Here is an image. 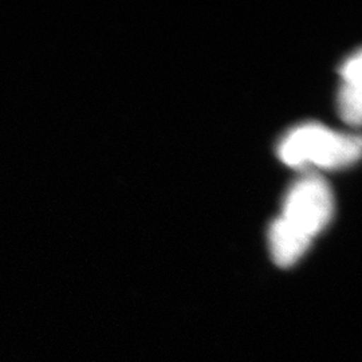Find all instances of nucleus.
Masks as SVG:
<instances>
[{
  "mask_svg": "<svg viewBox=\"0 0 362 362\" xmlns=\"http://www.w3.org/2000/svg\"><path fill=\"white\" fill-rule=\"evenodd\" d=\"M333 211V194L324 179L310 175L298 180L286 194L281 218L269 231L275 263L288 267L302 258L311 240L329 224Z\"/></svg>",
  "mask_w": 362,
  "mask_h": 362,
  "instance_id": "1",
  "label": "nucleus"
},
{
  "mask_svg": "<svg viewBox=\"0 0 362 362\" xmlns=\"http://www.w3.org/2000/svg\"><path fill=\"white\" fill-rule=\"evenodd\" d=\"M278 153L285 164L296 168L309 165L344 168L360 158L361 140L358 136L334 132L318 124H306L286 134Z\"/></svg>",
  "mask_w": 362,
  "mask_h": 362,
  "instance_id": "2",
  "label": "nucleus"
},
{
  "mask_svg": "<svg viewBox=\"0 0 362 362\" xmlns=\"http://www.w3.org/2000/svg\"><path fill=\"white\" fill-rule=\"evenodd\" d=\"M361 52H358L341 69L344 83L338 95V107L342 118L350 125L361 122Z\"/></svg>",
  "mask_w": 362,
  "mask_h": 362,
  "instance_id": "3",
  "label": "nucleus"
}]
</instances>
